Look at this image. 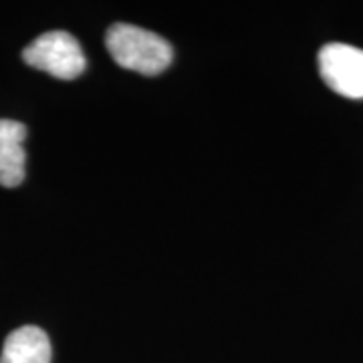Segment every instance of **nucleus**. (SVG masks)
Listing matches in <instances>:
<instances>
[{"label": "nucleus", "instance_id": "nucleus-1", "mask_svg": "<svg viewBox=\"0 0 363 363\" xmlns=\"http://www.w3.org/2000/svg\"><path fill=\"white\" fill-rule=\"evenodd\" d=\"M107 51L123 69L142 75H157L172 63V47L156 33L140 26L117 23L105 37Z\"/></svg>", "mask_w": 363, "mask_h": 363}, {"label": "nucleus", "instance_id": "nucleus-2", "mask_svg": "<svg viewBox=\"0 0 363 363\" xmlns=\"http://www.w3.org/2000/svg\"><path fill=\"white\" fill-rule=\"evenodd\" d=\"M23 59L33 69L45 71L57 79H75L85 71V52L73 35L65 30L45 33L35 39L25 51Z\"/></svg>", "mask_w": 363, "mask_h": 363}, {"label": "nucleus", "instance_id": "nucleus-3", "mask_svg": "<svg viewBox=\"0 0 363 363\" xmlns=\"http://www.w3.org/2000/svg\"><path fill=\"white\" fill-rule=\"evenodd\" d=\"M319 71L331 89L350 97L363 99V51L343 43L325 45L319 52Z\"/></svg>", "mask_w": 363, "mask_h": 363}, {"label": "nucleus", "instance_id": "nucleus-4", "mask_svg": "<svg viewBox=\"0 0 363 363\" xmlns=\"http://www.w3.org/2000/svg\"><path fill=\"white\" fill-rule=\"evenodd\" d=\"M26 128L14 119H0V186L16 188L25 180Z\"/></svg>", "mask_w": 363, "mask_h": 363}, {"label": "nucleus", "instance_id": "nucleus-5", "mask_svg": "<svg viewBox=\"0 0 363 363\" xmlns=\"http://www.w3.org/2000/svg\"><path fill=\"white\" fill-rule=\"evenodd\" d=\"M51 355L47 333L40 327L26 325L6 337L0 363H51Z\"/></svg>", "mask_w": 363, "mask_h": 363}]
</instances>
